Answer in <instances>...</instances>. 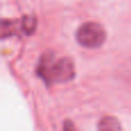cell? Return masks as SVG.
<instances>
[{"mask_svg":"<svg viewBox=\"0 0 131 131\" xmlns=\"http://www.w3.org/2000/svg\"><path fill=\"white\" fill-rule=\"evenodd\" d=\"M37 75L47 85L67 83L75 77V66L69 58L55 59L53 53L47 52L39 59Z\"/></svg>","mask_w":131,"mask_h":131,"instance_id":"cell-1","label":"cell"},{"mask_svg":"<svg viewBox=\"0 0 131 131\" xmlns=\"http://www.w3.org/2000/svg\"><path fill=\"white\" fill-rule=\"evenodd\" d=\"M76 39L85 48H98L106 40V31L99 23L86 22L78 28Z\"/></svg>","mask_w":131,"mask_h":131,"instance_id":"cell-2","label":"cell"},{"mask_svg":"<svg viewBox=\"0 0 131 131\" xmlns=\"http://www.w3.org/2000/svg\"><path fill=\"white\" fill-rule=\"evenodd\" d=\"M98 131H123L120 121L111 115L104 116L98 123Z\"/></svg>","mask_w":131,"mask_h":131,"instance_id":"cell-3","label":"cell"},{"mask_svg":"<svg viewBox=\"0 0 131 131\" xmlns=\"http://www.w3.org/2000/svg\"><path fill=\"white\" fill-rule=\"evenodd\" d=\"M21 28L24 31L25 35H32L36 31L37 28V20L34 16H25L23 17L22 23H21Z\"/></svg>","mask_w":131,"mask_h":131,"instance_id":"cell-4","label":"cell"},{"mask_svg":"<svg viewBox=\"0 0 131 131\" xmlns=\"http://www.w3.org/2000/svg\"><path fill=\"white\" fill-rule=\"evenodd\" d=\"M1 27H2V38H6V37H10L13 36V35H15L16 30H17V24H16V22H14V21L12 20H7V18H5V20H2L1 22Z\"/></svg>","mask_w":131,"mask_h":131,"instance_id":"cell-5","label":"cell"},{"mask_svg":"<svg viewBox=\"0 0 131 131\" xmlns=\"http://www.w3.org/2000/svg\"><path fill=\"white\" fill-rule=\"evenodd\" d=\"M63 131H77L75 125L72 124V122H70L69 120L64 121L63 123Z\"/></svg>","mask_w":131,"mask_h":131,"instance_id":"cell-6","label":"cell"}]
</instances>
